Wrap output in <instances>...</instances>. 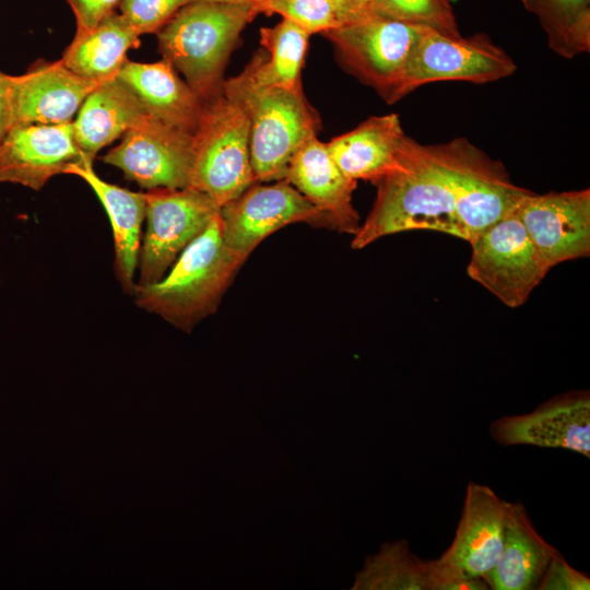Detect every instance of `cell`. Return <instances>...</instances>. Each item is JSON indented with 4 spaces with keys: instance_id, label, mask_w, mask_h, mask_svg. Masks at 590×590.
<instances>
[{
    "instance_id": "15",
    "label": "cell",
    "mask_w": 590,
    "mask_h": 590,
    "mask_svg": "<svg viewBox=\"0 0 590 590\" xmlns=\"http://www.w3.org/2000/svg\"><path fill=\"white\" fill-rule=\"evenodd\" d=\"M5 79L10 129L72 121L85 97L104 82L73 73L61 60L37 61L25 73Z\"/></svg>"
},
{
    "instance_id": "7",
    "label": "cell",
    "mask_w": 590,
    "mask_h": 590,
    "mask_svg": "<svg viewBox=\"0 0 590 590\" xmlns=\"http://www.w3.org/2000/svg\"><path fill=\"white\" fill-rule=\"evenodd\" d=\"M517 66L485 34L450 37L420 28L410 51L394 103L415 88L438 81L491 83L510 76Z\"/></svg>"
},
{
    "instance_id": "9",
    "label": "cell",
    "mask_w": 590,
    "mask_h": 590,
    "mask_svg": "<svg viewBox=\"0 0 590 590\" xmlns=\"http://www.w3.org/2000/svg\"><path fill=\"white\" fill-rule=\"evenodd\" d=\"M144 194L146 229L135 287L158 282L221 209L208 194L192 187L154 188Z\"/></svg>"
},
{
    "instance_id": "31",
    "label": "cell",
    "mask_w": 590,
    "mask_h": 590,
    "mask_svg": "<svg viewBox=\"0 0 590 590\" xmlns=\"http://www.w3.org/2000/svg\"><path fill=\"white\" fill-rule=\"evenodd\" d=\"M429 590H487L482 577L471 576L440 558L427 560Z\"/></svg>"
},
{
    "instance_id": "25",
    "label": "cell",
    "mask_w": 590,
    "mask_h": 590,
    "mask_svg": "<svg viewBox=\"0 0 590 590\" xmlns=\"http://www.w3.org/2000/svg\"><path fill=\"white\" fill-rule=\"evenodd\" d=\"M309 36L306 30L284 17L272 27H261L260 45L268 55L259 51L249 62L257 78L272 85L302 87L300 71Z\"/></svg>"
},
{
    "instance_id": "20",
    "label": "cell",
    "mask_w": 590,
    "mask_h": 590,
    "mask_svg": "<svg viewBox=\"0 0 590 590\" xmlns=\"http://www.w3.org/2000/svg\"><path fill=\"white\" fill-rule=\"evenodd\" d=\"M66 174L82 178L103 204L113 229L117 280L126 293L133 295L146 209L144 192L130 191L103 180L94 172L91 160L69 166Z\"/></svg>"
},
{
    "instance_id": "11",
    "label": "cell",
    "mask_w": 590,
    "mask_h": 590,
    "mask_svg": "<svg viewBox=\"0 0 590 590\" xmlns=\"http://www.w3.org/2000/svg\"><path fill=\"white\" fill-rule=\"evenodd\" d=\"M103 161L148 190L187 188L193 162V133L146 114Z\"/></svg>"
},
{
    "instance_id": "12",
    "label": "cell",
    "mask_w": 590,
    "mask_h": 590,
    "mask_svg": "<svg viewBox=\"0 0 590 590\" xmlns=\"http://www.w3.org/2000/svg\"><path fill=\"white\" fill-rule=\"evenodd\" d=\"M227 247L247 260L271 234L294 223L327 227L324 215L285 179L255 182L220 209Z\"/></svg>"
},
{
    "instance_id": "33",
    "label": "cell",
    "mask_w": 590,
    "mask_h": 590,
    "mask_svg": "<svg viewBox=\"0 0 590 590\" xmlns=\"http://www.w3.org/2000/svg\"><path fill=\"white\" fill-rule=\"evenodd\" d=\"M76 21L75 34L93 30L103 19L114 13L121 0H67Z\"/></svg>"
},
{
    "instance_id": "27",
    "label": "cell",
    "mask_w": 590,
    "mask_h": 590,
    "mask_svg": "<svg viewBox=\"0 0 590 590\" xmlns=\"http://www.w3.org/2000/svg\"><path fill=\"white\" fill-rule=\"evenodd\" d=\"M535 14L548 47L571 59L590 50V0H520Z\"/></svg>"
},
{
    "instance_id": "4",
    "label": "cell",
    "mask_w": 590,
    "mask_h": 590,
    "mask_svg": "<svg viewBox=\"0 0 590 590\" xmlns=\"http://www.w3.org/2000/svg\"><path fill=\"white\" fill-rule=\"evenodd\" d=\"M222 92L239 103L248 116L255 180L284 179L293 154L320 127L303 88L264 83L248 63L241 73L223 81Z\"/></svg>"
},
{
    "instance_id": "17",
    "label": "cell",
    "mask_w": 590,
    "mask_h": 590,
    "mask_svg": "<svg viewBox=\"0 0 590 590\" xmlns=\"http://www.w3.org/2000/svg\"><path fill=\"white\" fill-rule=\"evenodd\" d=\"M508 510L509 502L493 488L469 482L455 536L439 558L471 576L484 578L500 555Z\"/></svg>"
},
{
    "instance_id": "5",
    "label": "cell",
    "mask_w": 590,
    "mask_h": 590,
    "mask_svg": "<svg viewBox=\"0 0 590 590\" xmlns=\"http://www.w3.org/2000/svg\"><path fill=\"white\" fill-rule=\"evenodd\" d=\"M255 182L248 116L239 103L221 91L204 101L193 132L190 187L221 208Z\"/></svg>"
},
{
    "instance_id": "18",
    "label": "cell",
    "mask_w": 590,
    "mask_h": 590,
    "mask_svg": "<svg viewBox=\"0 0 590 590\" xmlns=\"http://www.w3.org/2000/svg\"><path fill=\"white\" fill-rule=\"evenodd\" d=\"M284 179L311 202L326 217L328 228L355 235L359 216L352 197L357 181L343 174L327 143L308 138L291 157Z\"/></svg>"
},
{
    "instance_id": "8",
    "label": "cell",
    "mask_w": 590,
    "mask_h": 590,
    "mask_svg": "<svg viewBox=\"0 0 590 590\" xmlns=\"http://www.w3.org/2000/svg\"><path fill=\"white\" fill-rule=\"evenodd\" d=\"M420 28L365 12L323 34L350 73L375 88L386 102L394 103Z\"/></svg>"
},
{
    "instance_id": "29",
    "label": "cell",
    "mask_w": 590,
    "mask_h": 590,
    "mask_svg": "<svg viewBox=\"0 0 590 590\" xmlns=\"http://www.w3.org/2000/svg\"><path fill=\"white\" fill-rule=\"evenodd\" d=\"M260 13H276L306 30L324 33L341 24V0H262Z\"/></svg>"
},
{
    "instance_id": "32",
    "label": "cell",
    "mask_w": 590,
    "mask_h": 590,
    "mask_svg": "<svg viewBox=\"0 0 590 590\" xmlns=\"http://www.w3.org/2000/svg\"><path fill=\"white\" fill-rule=\"evenodd\" d=\"M539 590H589L590 578L582 571L570 566L559 555L546 568L539 586Z\"/></svg>"
},
{
    "instance_id": "35",
    "label": "cell",
    "mask_w": 590,
    "mask_h": 590,
    "mask_svg": "<svg viewBox=\"0 0 590 590\" xmlns=\"http://www.w3.org/2000/svg\"><path fill=\"white\" fill-rule=\"evenodd\" d=\"M373 1L374 0H341V24L367 12Z\"/></svg>"
},
{
    "instance_id": "2",
    "label": "cell",
    "mask_w": 590,
    "mask_h": 590,
    "mask_svg": "<svg viewBox=\"0 0 590 590\" xmlns=\"http://www.w3.org/2000/svg\"><path fill=\"white\" fill-rule=\"evenodd\" d=\"M245 261L225 244L219 213L158 282L135 287V304L189 332L217 310Z\"/></svg>"
},
{
    "instance_id": "19",
    "label": "cell",
    "mask_w": 590,
    "mask_h": 590,
    "mask_svg": "<svg viewBox=\"0 0 590 590\" xmlns=\"http://www.w3.org/2000/svg\"><path fill=\"white\" fill-rule=\"evenodd\" d=\"M405 138L399 116L388 114L369 117L327 146L345 176L375 182L400 167Z\"/></svg>"
},
{
    "instance_id": "34",
    "label": "cell",
    "mask_w": 590,
    "mask_h": 590,
    "mask_svg": "<svg viewBox=\"0 0 590 590\" xmlns=\"http://www.w3.org/2000/svg\"><path fill=\"white\" fill-rule=\"evenodd\" d=\"M7 74L0 72V143L10 130V104L7 87Z\"/></svg>"
},
{
    "instance_id": "10",
    "label": "cell",
    "mask_w": 590,
    "mask_h": 590,
    "mask_svg": "<svg viewBox=\"0 0 590 590\" xmlns=\"http://www.w3.org/2000/svg\"><path fill=\"white\" fill-rule=\"evenodd\" d=\"M470 245L468 275L509 308L523 305L551 270L515 211Z\"/></svg>"
},
{
    "instance_id": "30",
    "label": "cell",
    "mask_w": 590,
    "mask_h": 590,
    "mask_svg": "<svg viewBox=\"0 0 590 590\" xmlns=\"http://www.w3.org/2000/svg\"><path fill=\"white\" fill-rule=\"evenodd\" d=\"M192 0H121L120 14L139 35L156 33Z\"/></svg>"
},
{
    "instance_id": "26",
    "label": "cell",
    "mask_w": 590,
    "mask_h": 590,
    "mask_svg": "<svg viewBox=\"0 0 590 590\" xmlns=\"http://www.w3.org/2000/svg\"><path fill=\"white\" fill-rule=\"evenodd\" d=\"M352 590H429L428 564L415 556L405 540L385 542L366 557Z\"/></svg>"
},
{
    "instance_id": "23",
    "label": "cell",
    "mask_w": 590,
    "mask_h": 590,
    "mask_svg": "<svg viewBox=\"0 0 590 590\" xmlns=\"http://www.w3.org/2000/svg\"><path fill=\"white\" fill-rule=\"evenodd\" d=\"M146 114L137 95L116 75L83 101L72 121L75 143L93 161L101 149L123 135Z\"/></svg>"
},
{
    "instance_id": "16",
    "label": "cell",
    "mask_w": 590,
    "mask_h": 590,
    "mask_svg": "<svg viewBox=\"0 0 590 590\" xmlns=\"http://www.w3.org/2000/svg\"><path fill=\"white\" fill-rule=\"evenodd\" d=\"M85 160L90 158L75 143L72 121L15 126L0 143V182L40 190L54 176Z\"/></svg>"
},
{
    "instance_id": "22",
    "label": "cell",
    "mask_w": 590,
    "mask_h": 590,
    "mask_svg": "<svg viewBox=\"0 0 590 590\" xmlns=\"http://www.w3.org/2000/svg\"><path fill=\"white\" fill-rule=\"evenodd\" d=\"M117 78L132 90L151 116L194 132L204 101L176 74L168 61L142 63L127 60Z\"/></svg>"
},
{
    "instance_id": "14",
    "label": "cell",
    "mask_w": 590,
    "mask_h": 590,
    "mask_svg": "<svg viewBox=\"0 0 590 590\" xmlns=\"http://www.w3.org/2000/svg\"><path fill=\"white\" fill-rule=\"evenodd\" d=\"M489 435L506 447L526 445L566 449L589 458V391H568L529 413L498 417L491 423Z\"/></svg>"
},
{
    "instance_id": "24",
    "label": "cell",
    "mask_w": 590,
    "mask_h": 590,
    "mask_svg": "<svg viewBox=\"0 0 590 590\" xmlns=\"http://www.w3.org/2000/svg\"><path fill=\"white\" fill-rule=\"evenodd\" d=\"M139 37L129 22L114 12L90 32L75 34L61 61L82 78L105 81L117 75L128 50L139 46Z\"/></svg>"
},
{
    "instance_id": "1",
    "label": "cell",
    "mask_w": 590,
    "mask_h": 590,
    "mask_svg": "<svg viewBox=\"0 0 590 590\" xmlns=\"http://www.w3.org/2000/svg\"><path fill=\"white\" fill-rule=\"evenodd\" d=\"M398 169L373 182L374 205L353 235L351 247L363 249L392 234L429 229L462 239L453 194L437 144L404 140Z\"/></svg>"
},
{
    "instance_id": "36",
    "label": "cell",
    "mask_w": 590,
    "mask_h": 590,
    "mask_svg": "<svg viewBox=\"0 0 590 590\" xmlns=\"http://www.w3.org/2000/svg\"><path fill=\"white\" fill-rule=\"evenodd\" d=\"M215 2H261L262 0H208Z\"/></svg>"
},
{
    "instance_id": "13",
    "label": "cell",
    "mask_w": 590,
    "mask_h": 590,
    "mask_svg": "<svg viewBox=\"0 0 590 590\" xmlns=\"http://www.w3.org/2000/svg\"><path fill=\"white\" fill-rule=\"evenodd\" d=\"M550 267L590 255V190L530 192L515 210Z\"/></svg>"
},
{
    "instance_id": "21",
    "label": "cell",
    "mask_w": 590,
    "mask_h": 590,
    "mask_svg": "<svg viewBox=\"0 0 590 590\" xmlns=\"http://www.w3.org/2000/svg\"><path fill=\"white\" fill-rule=\"evenodd\" d=\"M559 555L538 532L526 507L509 503L503 548L484 579L493 590L538 589L546 568Z\"/></svg>"
},
{
    "instance_id": "28",
    "label": "cell",
    "mask_w": 590,
    "mask_h": 590,
    "mask_svg": "<svg viewBox=\"0 0 590 590\" xmlns=\"http://www.w3.org/2000/svg\"><path fill=\"white\" fill-rule=\"evenodd\" d=\"M367 12L446 36H461L449 0H374Z\"/></svg>"
},
{
    "instance_id": "6",
    "label": "cell",
    "mask_w": 590,
    "mask_h": 590,
    "mask_svg": "<svg viewBox=\"0 0 590 590\" xmlns=\"http://www.w3.org/2000/svg\"><path fill=\"white\" fill-rule=\"evenodd\" d=\"M453 194L462 239L472 243L514 212L530 190L511 182L505 166L464 138L437 144Z\"/></svg>"
},
{
    "instance_id": "3",
    "label": "cell",
    "mask_w": 590,
    "mask_h": 590,
    "mask_svg": "<svg viewBox=\"0 0 590 590\" xmlns=\"http://www.w3.org/2000/svg\"><path fill=\"white\" fill-rule=\"evenodd\" d=\"M258 3L192 0L156 32L163 59L203 101L222 91L227 60L245 26L260 13Z\"/></svg>"
}]
</instances>
